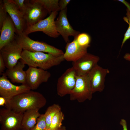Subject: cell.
Masks as SVG:
<instances>
[{
	"mask_svg": "<svg viewBox=\"0 0 130 130\" xmlns=\"http://www.w3.org/2000/svg\"><path fill=\"white\" fill-rule=\"evenodd\" d=\"M4 73L0 78V95L6 100L31 90L26 84L16 85L13 84Z\"/></svg>",
	"mask_w": 130,
	"mask_h": 130,
	"instance_id": "obj_11",
	"label": "cell"
},
{
	"mask_svg": "<svg viewBox=\"0 0 130 130\" xmlns=\"http://www.w3.org/2000/svg\"><path fill=\"white\" fill-rule=\"evenodd\" d=\"M77 74L73 67L67 69L58 78L57 84L58 95L63 97L70 94L76 83Z\"/></svg>",
	"mask_w": 130,
	"mask_h": 130,
	"instance_id": "obj_9",
	"label": "cell"
},
{
	"mask_svg": "<svg viewBox=\"0 0 130 130\" xmlns=\"http://www.w3.org/2000/svg\"><path fill=\"white\" fill-rule=\"evenodd\" d=\"M20 11L23 15L26 9L25 0H13Z\"/></svg>",
	"mask_w": 130,
	"mask_h": 130,
	"instance_id": "obj_27",
	"label": "cell"
},
{
	"mask_svg": "<svg viewBox=\"0 0 130 130\" xmlns=\"http://www.w3.org/2000/svg\"><path fill=\"white\" fill-rule=\"evenodd\" d=\"M15 39L21 46L23 50L33 52H41L58 56L64 54L61 50L42 41H36L30 39L28 35L23 34L16 35Z\"/></svg>",
	"mask_w": 130,
	"mask_h": 130,
	"instance_id": "obj_3",
	"label": "cell"
},
{
	"mask_svg": "<svg viewBox=\"0 0 130 130\" xmlns=\"http://www.w3.org/2000/svg\"><path fill=\"white\" fill-rule=\"evenodd\" d=\"M46 124L44 114L38 117L35 126L30 130H46Z\"/></svg>",
	"mask_w": 130,
	"mask_h": 130,
	"instance_id": "obj_24",
	"label": "cell"
},
{
	"mask_svg": "<svg viewBox=\"0 0 130 130\" xmlns=\"http://www.w3.org/2000/svg\"><path fill=\"white\" fill-rule=\"evenodd\" d=\"M70 0H60L59 1V10H63L67 8V6L71 1Z\"/></svg>",
	"mask_w": 130,
	"mask_h": 130,
	"instance_id": "obj_28",
	"label": "cell"
},
{
	"mask_svg": "<svg viewBox=\"0 0 130 130\" xmlns=\"http://www.w3.org/2000/svg\"><path fill=\"white\" fill-rule=\"evenodd\" d=\"M64 115L60 111L54 116L51 121L49 130H55L60 128L62 125V122L64 119Z\"/></svg>",
	"mask_w": 130,
	"mask_h": 130,
	"instance_id": "obj_22",
	"label": "cell"
},
{
	"mask_svg": "<svg viewBox=\"0 0 130 130\" xmlns=\"http://www.w3.org/2000/svg\"><path fill=\"white\" fill-rule=\"evenodd\" d=\"M23 50L22 46L15 39L0 49V54L4 60L7 69L13 67L18 60L21 59V55Z\"/></svg>",
	"mask_w": 130,
	"mask_h": 130,
	"instance_id": "obj_7",
	"label": "cell"
},
{
	"mask_svg": "<svg viewBox=\"0 0 130 130\" xmlns=\"http://www.w3.org/2000/svg\"><path fill=\"white\" fill-rule=\"evenodd\" d=\"M58 13V11L52 12L46 18L27 27L24 34L28 35L31 33L41 31L50 37H58L60 35L56 29L55 20Z\"/></svg>",
	"mask_w": 130,
	"mask_h": 130,
	"instance_id": "obj_6",
	"label": "cell"
},
{
	"mask_svg": "<svg viewBox=\"0 0 130 130\" xmlns=\"http://www.w3.org/2000/svg\"><path fill=\"white\" fill-rule=\"evenodd\" d=\"M6 99L3 97H0V105L3 106L5 105L6 103Z\"/></svg>",
	"mask_w": 130,
	"mask_h": 130,
	"instance_id": "obj_31",
	"label": "cell"
},
{
	"mask_svg": "<svg viewBox=\"0 0 130 130\" xmlns=\"http://www.w3.org/2000/svg\"><path fill=\"white\" fill-rule=\"evenodd\" d=\"M63 55L56 56L50 53L23 50L20 61L29 67H38L46 70L59 65L64 61Z\"/></svg>",
	"mask_w": 130,
	"mask_h": 130,
	"instance_id": "obj_2",
	"label": "cell"
},
{
	"mask_svg": "<svg viewBox=\"0 0 130 130\" xmlns=\"http://www.w3.org/2000/svg\"><path fill=\"white\" fill-rule=\"evenodd\" d=\"M46 130H50L49 129ZM55 130H66V128L65 126H62L60 128Z\"/></svg>",
	"mask_w": 130,
	"mask_h": 130,
	"instance_id": "obj_34",
	"label": "cell"
},
{
	"mask_svg": "<svg viewBox=\"0 0 130 130\" xmlns=\"http://www.w3.org/2000/svg\"><path fill=\"white\" fill-rule=\"evenodd\" d=\"M120 124L122 126L123 130H128L127 122L124 119H121L120 122Z\"/></svg>",
	"mask_w": 130,
	"mask_h": 130,
	"instance_id": "obj_30",
	"label": "cell"
},
{
	"mask_svg": "<svg viewBox=\"0 0 130 130\" xmlns=\"http://www.w3.org/2000/svg\"><path fill=\"white\" fill-rule=\"evenodd\" d=\"M26 72V83L32 90L37 89L42 83L47 82L51 76L49 72L40 68L29 67Z\"/></svg>",
	"mask_w": 130,
	"mask_h": 130,
	"instance_id": "obj_13",
	"label": "cell"
},
{
	"mask_svg": "<svg viewBox=\"0 0 130 130\" xmlns=\"http://www.w3.org/2000/svg\"><path fill=\"white\" fill-rule=\"evenodd\" d=\"M4 6L3 0H0V30L8 15Z\"/></svg>",
	"mask_w": 130,
	"mask_h": 130,
	"instance_id": "obj_26",
	"label": "cell"
},
{
	"mask_svg": "<svg viewBox=\"0 0 130 130\" xmlns=\"http://www.w3.org/2000/svg\"><path fill=\"white\" fill-rule=\"evenodd\" d=\"M25 2L26 7L23 15L27 27L43 20L48 13L40 3L35 0H25Z\"/></svg>",
	"mask_w": 130,
	"mask_h": 130,
	"instance_id": "obj_5",
	"label": "cell"
},
{
	"mask_svg": "<svg viewBox=\"0 0 130 130\" xmlns=\"http://www.w3.org/2000/svg\"><path fill=\"white\" fill-rule=\"evenodd\" d=\"M126 17L124 18V20L129 24L128 27L125 33L124 38L123 39L121 48H122L125 42L130 38V12L127 8L126 10Z\"/></svg>",
	"mask_w": 130,
	"mask_h": 130,
	"instance_id": "obj_25",
	"label": "cell"
},
{
	"mask_svg": "<svg viewBox=\"0 0 130 130\" xmlns=\"http://www.w3.org/2000/svg\"><path fill=\"white\" fill-rule=\"evenodd\" d=\"M87 49L81 47L74 38L72 42L67 43L63 55L65 60L73 62L87 53Z\"/></svg>",
	"mask_w": 130,
	"mask_h": 130,
	"instance_id": "obj_17",
	"label": "cell"
},
{
	"mask_svg": "<svg viewBox=\"0 0 130 130\" xmlns=\"http://www.w3.org/2000/svg\"><path fill=\"white\" fill-rule=\"evenodd\" d=\"M40 3L50 14L52 13L60 11L58 0H35Z\"/></svg>",
	"mask_w": 130,
	"mask_h": 130,
	"instance_id": "obj_21",
	"label": "cell"
},
{
	"mask_svg": "<svg viewBox=\"0 0 130 130\" xmlns=\"http://www.w3.org/2000/svg\"><path fill=\"white\" fill-rule=\"evenodd\" d=\"M118 0L122 2L124 4L127 6V9H128L130 12V4L129 3L126 1L124 0Z\"/></svg>",
	"mask_w": 130,
	"mask_h": 130,
	"instance_id": "obj_32",
	"label": "cell"
},
{
	"mask_svg": "<svg viewBox=\"0 0 130 130\" xmlns=\"http://www.w3.org/2000/svg\"><path fill=\"white\" fill-rule=\"evenodd\" d=\"M124 58L126 60L130 61V53H126L124 56Z\"/></svg>",
	"mask_w": 130,
	"mask_h": 130,
	"instance_id": "obj_33",
	"label": "cell"
},
{
	"mask_svg": "<svg viewBox=\"0 0 130 130\" xmlns=\"http://www.w3.org/2000/svg\"><path fill=\"white\" fill-rule=\"evenodd\" d=\"M100 58L98 56L86 53L82 57L72 62V67L77 76L88 74L97 65Z\"/></svg>",
	"mask_w": 130,
	"mask_h": 130,
	"instance_id": "obj_12",
	"label": "cell"
},
{
	"mask_svg": "<svg viewBox=\"0 0 130 130\" xmlns=\"http://www.w3.org/2000/svg\"><path fill=\"white\" fill-rule=\"evenodd\" d=\"M67 7L60 11L55 21L57 31L67 43L70 42L69 36H72L75 38L80 33L73 29L70 24L67 17Z\"/></svg>",
	"mask_w": 130,
	"mask_h": 130,
	"instance_id": "obj_14",
	"label": "cell"
},
{
	"mask_svg": "<svg viewBox=\"0 0 130 130\" xmlns=\"http://www.w3.org/2000/svg\"><path fill=\"white\" fill-rule=\"evenodd\" d=\"M23 114L15 112L9 109H0L1 130H21Z\"/></svg>",
	"mask_w": 130,
	"mask_h": 130,
	"instance_id": "obj_8",
	"label": "cell"
},
{
	"mask_svg": "<svg viewBox=\"0 0 130 130\" xmlns=\"http://www.w3.org/2000/svg\"><path fill=\"white\" fill-rule=\"evenodd\" d=\"M39 109L28 110L23 114L22 123L21 130H30L36 125L38 117L40 116Z\"/></svg>",
	"mask_w": 130,
	"mask_h": 130,
	"instance_id": "obj_19",
	"label": "cell"
},
{
	"mask_svg": "<svg viewBox=\"0 0 130 130\" xmlns=\"http://www.w3.org/2000/svg\"><path fill=\"white\" fill-rule=\"evenodd\" d=\"M74 38L81 47L87 49L90 46L91 39L88 34L85 33H80Z\"/></svg>",
	"mask_w": 130,
	"mask_h": 130,
	"instance_id": "obj_23",
	"label": "cell"
},
{
	"mask_svg": "<svg viewBox=\"0 0 130 130\" xmlns=\"http://www.w3.org/2000/svg\"><path fill=\"white\" fill-rule=\"evenodd\" d=\"M25 65L20 61L13 68L7 69L4 73L13 83L26 84V73L23 70Z\"/></svg>",
	"mask_w": 130,
	"mask_h": 130,
	"instance_id": "obj_18",
	"label": "cell"
},
{
	"mask_svg": "<svg viewBox=\"0 0 130 130\" xmlns=\"http://www.w3.org/2000/svg\"><path fill=\"white\" fill-rule=\"evenodd\" d=\"M6 66L4 60L1 56L0 54V74H3Z\"/></svg>",
	"mask_w": 130,
	"mask_h": 130,
	"instance_id": "obj_29",
	"label": "cell"
},
{
	"mask_svg": "<svg viewBox=\"0 0 130 130\" xmlns=\"http://www.w3.org/2000/svg\"><path fill=\"white\" fill-rule=\"evenodd\" d=\"M3 1L5 9L14 24L16 35H20L24 34L27 26L23 15L13 0H3Z\"/></svg>",
	"mask_w": 130,
	"mask_h": 130,
	"instance_id": "obj_10",
	"label": "cell"
},
{
	"mask_svg": "<svg viewBox=\"0 0 130 130\" xmlns=\"http://www.w3.org/2000/svg\"><path fill=\"white\" fill-rule=\"evenodd\" d=\"M110 71L97 64L88 74L91 89L93 93L101 92L104 88L105 78Z\"/></svg>",
	"mask_w": 130,
	"mask_h": 130,
	"instance_id": "obj_15",
	"label": "cell"
},
{
	"mask_svg": "<svg viewBox=\"0 0 130 130\" xmlns=\"http://www.w3.org/2000/svg\"><path fill=\"white\" fill-rule=\"evenodd\" d=\"M93 93L90 86L88 74L77 76L75 86L70 95L71 101L77 100L81 103L92 98Z\"/></svg>",
	"mask_w": 130,
	"mask_h": 130,
	"instance_id": "obj_4",
	"label": "cell"
},
{
	"mask_svg": "<svg viewBox=\"0 0 130 130\" xmlns=\"http://www.w3.org/2000/svg\"><path fill=\"white\" fill-rule=\"evenodd\" d=\"M61 111V108L58 104H54L48 107L44 114L46 124V130H48L52 119L58 112Z\"/></svg>",
	"mask_w": 130,
	"mask_h": 130,
	"instance_id": "obj_20",
	"label": "cell"
},
{
	"mask_svg": "<svg viewBox=\"0 0 130 130\" xmlns=\"http://www.w3.org/2000/svg\"><path fill=\"white\" fill-rule=\"evenodd\" d=\"M6 109L18 113H24L27 110L39 109L46 104V98L40 93L31 90L6 100Z\"/></svg>",
	"mask_w": 130,
	"mask_h": 130,
	"instance_id": "obj_1",
	"label": "cell"
},
{
	"mask_svg": "<svg viewBox=\"0 0 130 130\" xmlns=\"http://www.w3.org/2000/svg\"><path fill=\"white\" fill-rule=\"evenodd\" d=\"M0 49L15 39L16 29L14 24L9 15L0 30Z\"/></svg>",
	"mask_w": 130,
	"mask_h": 130,
	"instance_id": "obj_16",
	"label": "cell"
}]
</instances>
